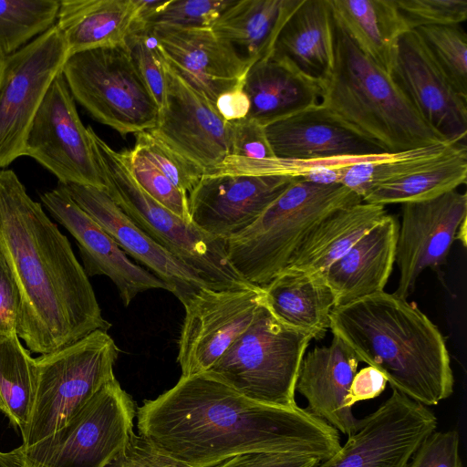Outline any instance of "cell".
I'll use <instances>...</instances> for the list:
<instances>
[{
    "instance_id": "16",
    "label": "cell",
    "mask_w": 467,
    "mask_h": 467,
    "mask_svg": "<svg viewBox=\"0 0 467 467\" xmlns=\"http://www.w3.org/2000/svg\"><path fill=\"white\" fill-rule=\"evenodd\" d=\"M295 178L206 173L188 194L192 223L226 242L254 223Z\"/></svg>"
},
{
    "instance_id": "35",
    "label": "cell",
    "mask_w": 467,
    "mask_h": 467,
    "mask_svg": "<svg viewBox=\"0 0 467 467\" xmlns=\"http://www.w3.org/2000/svg\"><path fill=\"white\" fill-rule=\"evenodd\" d=\"M60 0H0V60L52 27Z\"/></svg>"
},
{
    "instance_id": "23",
    "label": "cell",
    "mask_w": 467,
    "mask_h": 467,
    "mask_svg": "<svg viewBox=\"0 0 467 467\" xmlns=\"http://www.w3.org/2000/svg\"><path fill=\"white\" fill-rule=\"evenodd\" d=\"M360 359L338 337L329 346L316 347L305 354L296 384L308 402L307 410L337 431L350 436L361 425L345 398Z\"/></svg>"
},
{
    "instance_id": "31",
    "label": "cell",
    "mask_w": 467,
    "mask_h": 467,
    "mask_svg": "<svg viewBox=\"0 0 467 467\" xmlns=\"http://www.w3.org/2000/svg\"><path fill=\"white\" fill-rule=\"evenodd\" d=\"M265 305L282 323L320 339L329 328L334 296L321 274L283 270L262 286Z\"/></svg>"
},
{
    "instance_id": "37",
    "label": "cell",
    "mask_w": 467,
    "mask_h": 467,
    "mask_svg": "<svg viewBox=\"0 0 467 467\" xmlns=\"http://www.w3.org/2000/svg\"><path fill=\"white\" fill-rule=\"evenodd\" d=\"M134 147L187 195L205 174L203 168L150 130L136 134Z\"/></svg>"
},
{
    "instance_id": "30",
    "label": "cell",
    "mask_w": 467,
    "mask_h": 467,
    "mask_svg": "<svg viewBox=\"0 0 467 467\" xmlns=\"http://www.w3.org/2000/svg\"><path fill=\"white\" fill-rule=\"evenodd\" d=\"M334 19L353 44L389 75L409 29L395 0H329Z\"/></svg>"
},
{
    "instance_id": "21",
    "label": "cell",
    "mask_w": 467,
    "mask_h": 467,
    "mask_svg": "<svg viewBox=\"0 0 467 467\" xmlns=\"http://www.w3.org/2000/svg\"><path fill=\"white\" fill-rule=\"evenodd\" d=\"M150 28L166 63L213 104L242 83L251 67L212 28Z\"/></svg>"
},
{
    "instance_id": "1",
    "label": "cell",
    "mask_w": 467,
    "mask_h": 467,
    "mask_svg": "<svg viewBox=\"0 0 467 467\" xmlns=\"http://www.w3.org/2000/svg\"><path fill=\"white\" fill-rule=\"evenodd\" d=\"M139 435L190 467L252 451L309 454L341 447L338 431L307 409L254 401L209 372L188 377L136 410Z\"/></svg>"
},
{
    "instance_id": "40",
    "label": "cell",
    "mask_w": 467,
    "mask_h": 467,
    "mask_svg": "<svg viewBox=\"0 0 467 467\" xmlns=\"http://www.w3.org/2000/svg\"><path fill=\"white\" fill-rule=\"evenodd\" d=\"M131 173L140 186L157 202L191 223L188 195L178 189L137 148L126 150Z\"/></svg>"
},
{
    "instance_id": "48",
    "label": "cell",
    "mask_w": 467,
    "mask_h": 467,
    "mask_svg": "<svg viewBox=\"0 0 467 467\" xmlns=\"http://www.w3.org/2000/svg\"><path fill=\"white\" fill-rule=\"evenodd\" d=\"M244 80L234 88L221 94L214 106L226 121L233 122L244 119L250 110V101L244 89Z\"/></svg>"
},
{
    "instance_id": "24",
    "label": "cell",
    "mask_w": 467,
    "mask_h": 467,
    "mask_svg": "<svg viewBox=\"0 0 467 467\" xmlns=\"http://www.w3.org/2000/svg\"><path fill=\"white\" fill-rule=\"evenodd\" d=\"M398 230L397 219L386 214L322 274L335 307L384 291L395 263Z\"/></svg>"
},
{
    "instance_id": "28",
    "label": "cell",
    "mask_w": 467,
    "mask_h": 467,
    "mask_svg": "<svg viewBox=\"0 0 467 467\" xmlns=\"http://www.w3.org/2000/svg\"><path fill=\"white\" fill-rule=\"evenodd\" d=\"M302 0H234L211 27L251 66L269 57Z\"/></svg>"
},
{
    "instance_id": "32",
    "label": "cell",
    "mask_w": 467,
    "mask_h": 467,
    "mask_svg": "<svg viewBox=\"0 0 467 467\" xmlns=\"http://www.w3.org/2000/svg\"><path fill=\"white\" fill-rule=\"evenodd\" d=\"M466 145L441 142L395 153L373 155L349 166L341 184L362 199L376 187L428 169Z\"/></svg>"
},
{
    "instance_id": "47",
    "label": "cell",
    "mask_w": 467,
    "mask_h": 467,
    "mask_svg": "<svg viewBox=\"0 0 467 467\" xmlns=\"http://www.w3.org/2000/svg\"><path fill=\"white\" fill-rule=\"evenodd\" d=\"M387 379L377 368L368 366L357 371L345 398V406L352 409L357 402L379 397L385 389Z\"/></svg>"
},
{
    "instance_id": "11",
    "label": "cell",
    "mask_w": 467,
    "mask_h": 467,
    "mask_svg": "<svg viewBox=\"0 0 467 467\" xmlns=\"http://www.w3.org/2000/svg\"><path fill=\"white\" fill-rule=\"evenodd\" d=\"M68 57L56 26L0 60V169L24 156L36 111Z\"/></svg>"
},
{
    "instance_id": "39",
    "label": "cell",
    "mask_w": 467,
    "mask_h": 467,
    "mask_svg": "<svg viewBox=\"0 0 467 467\" xmlns=\"http://www.w3.org/2000/svg\"><path fill=\"white\" fill-rule=\"evenodd\" d=\"M234 0H168L138 27L211 28Z\"/></svg>"
},
{
    "instance_id": "27",
    "label": "cell",
    "mask_w": 467,
    "mask_h": 467,
    "mask_svg": "<svg viewBox=\"0 0 467 467\" xmlns=\"http://www.w3.org/2000/svg\"><path fill=\"white\" fill-rule=\"evenodd\" d=\"M135 22L133 0H60L56 26L70 57L90 49L125 47Z\"/></svg>"
},
{
    "instance_id": "17",
    "label": "cell",
    "mask_w": 467,
    "mask_h": 467,
    "mask_svg": "<svg viewBox=\"0 0 467 467\" xmlns=\"http://www.w3.org/2000/svg\"><path fill=\"white\" fill-rule=\"evenodd\" d=\"M467 217V196L451 191L437 198L402 204L395 262L400 277L397 296L407 298L427 268L446 264L457 230Z\"/></svg>"
},
{
    "instance_id": "41",
    "label": "cell",
    "mask_w": 467,
    "mask_h": 467,
    "mask_svg": "<svg viewBox=\"0 0 467 467\" xmlns=\"http://www.w3.org/2000/svg\"><path fill=\"white\" fill-rule=\"evenodd\" d=\"M410 30L461 25L467 19L466 0H395Z\"/></svg>"
},
{
    "instance_id": "12",
    "label": "cell",
    "mask_w": 467,
    "mask_h": 467,
    "mask_svg": "<svg viewBox=\"0 0 467 467\" xmlns=\"http://www.w3.org/2000/svg\"><path fill=\"white\" fill-rule=\"evenodd\" d=\"M265 303L262 286L202 287L182 302L177 361L182 376L207 372L248 327Z\"/></svg>"
},
{
    "instance_id": "45",
    "label": "cell",
    "mask_w": 467,
    "mask_h": 467,
    "mask_svg": "<svg viewBox=\"0 0 467 467\" xmlns=\"http://www.w3.org/2000/svg\"><path fill=\"white\" fill-rule=\"evenodd\" d=\"M313 455L284 451H252L235 455L212 467H316Z\"/></svg>"
},
{
    "instance_id": "25",
    "label": "cell",
    "mask_w": 467,
    "mask_h": 467,
    "mask_svg": "<svg viewBox=\"0 0 467 467\" xmlns=\"http://www.w3.org/2000/svg\"><path fill=\"white\" fill-rule=\"evenodd\" d=\"M244 89L250 101L246 118L264 126L319 103L321 95L319 80L276 55L250 67Z\"/></svg>"
},
{
    "instance_id": "22",
    "label": "cell",
    "mask_w": 467,
    "mask_h": 467,
    "mask_svg": "<svg viewBox=\"0 0 467 467\" xmlns=\"http://www.w3.org/2000/svg\"><path fill=\"white\" fill-rule=\"evenodd\" d=\"M277 158L315 160L386 151L320 103L265 126Z\"/></svg>"
},
{
    "instance_id": "42",
    "label": "cell",
    "mask_w": 467,
    "mask_h": 467,
    "mask_svg": "<svg viewBox=\"0 0 467 467\" xmlns=\"http://www.w3.org/2000/svg\"><path fill=\"white\" fill-rule=\"evenodd\" d=\"M459 445L458 431H434L421 441L405 467H463Z\"/></svg>"
},
{
    "instance_id": "8",
    "label": "cell",
    "mask_w": 467,
    "mask_h": 467,
    "mask_svg": "<svg viewBox=\"0 0 467 467\" xmlns=\"http://www.w3.org/2000/svg\"><path fill=\"white\" fill-rule=\"evenodd\" d=\"M119 349L107 331L35 358L36 380L24 446L32 445L65 426L109 381L115 379Z\"/></svg>"
},
{
    "instance_id": "6",
    "label": "cell",
    "mask_w": 467,
    "mask_h": 467,
    "mask_svg": "<svg viewBox=\"0 0 467 467\" xmlns=\"http://www.w3.org/2000/svg\"><path fill=\"white\" fill-rule=\"evenodd\" d=\"M87 129L104 192L140 229L214 289L252 285L232 266L225 241L205 234L157 202L133 177L125 150H115L90 126Z\"/></svg>"
},
{
    "instance_id": "3",
    "label": "cell",
    "mask_w": 467,
    "mask_h": 467,
    "mask_svg": "<svg viewBox=\"0 0 467 467\" xmlns=\"http://www.w3.org/2000/svg\"><path fill=\"white\" fill-rule=\"evenodd\" d=\"M329 328L358 357L380 371L391 389L433 406L453 392L446 341L438 327L407 298L378 292L330 313Z\"/></svg>"
},
{
    "instance_id": "19",
    "label": "cell",
    "mask_w": 467,
    "mask_h": 467,
    "mask_svg": "<svg viewBox=\"0 0 467 467\" xmlns=\"http://www.w3.org/2000/svg\"><path fill=\"white\" fill-rule=\"evenodd\" d=\"M40 199L52 217L75 238L87 275L109 277L125 306L140 293L150 289L171 293L169 285L129 259L113 238L75 202L62 184L43 192Z\"/></svg>"
},
{
    "instance_id": "50",
    "label": "cell",
    "mask_w": 467,
    "mask_h": 467,
    "mask_svg": "<svg viewBox=\"0 0 467 467\" xmlns=\"http://www.w3.org/2000/svg\"><path fill=\"white\" fill-rule=\"evenodd\" d=\"M466 237H467L466 219H464L457 230L455 239L460 240V242H462V245L466 246Z\"/></svg>"
},
{
    "instance_id": "29",
    "label": "cell",
    "mask_w": 467,
    "mask_h": 467,
    "mask_svg": "<svg viewBox=\"0 0 467 467\" xmlns=\"http://www.w3.org/2000/svg\"><path fill=\"white\" fill-rule=\"evenodd\" d=\"M272 55L286 57L315 79L326 78L335 59L334 17L329 0H302L282 28Z\"/></svg>"
},
{
    "instance_id": "49",
    "label": "cell",
    "mask_w": 467,
    "mask_h": 467,
    "mask_svg": "<svg viewBox=\"0 0 467 467\" xmlns=\"http://www.w3.org/2000/svg\"><path fill=\"white\" fill-rule=\"evenodd\" d=\"M0 467H24L22 446L10 451H0Z\"/></svg>"
},
{
    "instance_id": "15",
    "label": "cell",
    "mask_w": 467,
    "mask_h": 467,
    "mask_svg": "<svg viewBox=\"0 0 467 467\" xmlns=\"http://www.w3.org/2000/svg\"><path fill=\"white\" fill-rule=\"evenodd\" d=\"M165 78L163 105L150 131L210 173L231 155L232 123L167 63Z\"/></svg>"
},
{
    "instance_id": "14",
    "label": "cell",
    "mask_w": 467,
    "mask_h": 467,
    "mask_svg": "<svg viewBox=\"0 0 467 467\" xmlns=\"http://www.w3.org/2000/svg\"><path fill=\"white\" fill-rule=\"evenodd\" d=\"M437 423L426 406L392 389L345 444L316 467H405Z\"/></svg>"
},
{
    "instance_id": "4",
    "label": "cell",
    "mask_w": 467,
    "mask_h": 467,
    "mask_svg": "<svg viewBox=\"0 0 467 467\" xmlns=\"http://www.w3.org/2000/svg\"><path fill=\"white\" fill-rule=\"evenodd\" d=\"M334 17V16H333ZM335 59L319 103L386 152L451 142L417 111L390 76L334 19Z\"/></svg>"
},
{
    "instance_id": "44",
    "label": "cell",
    "mask_w": 467,
    "mask_h": 467,
    "mask_svg": "<svg viewBox=\"0 0 467 467\" xmlns=\"http://www.w3.org/2000/svg\"><path fill=\"white\" fill-rule=\"evenodd\" d=\"M104 467H190L133 433L125 448Z\"/></svg>"
},
{
    "instance_id": "5",
    "label": "cell",
    "mask_w": 467,
    "mask_h": 467,
    "mask_svg": "<svg viewBox=\"0 0 467 467\" xmlns=\"http://www.w3.org/2000/svg\"><path fill=\"white\" fill-rule=\"evenodd\" d=\"M362 198L342 184L294 179L262 215L226 240L228 259L249 284L264 286L288 265L309 231L332 212Z\"/></svg>"
},
{
    "instance_id": "2",
    "label": "cell",
    "mask_w": 467,
    "mask_h": 467,
    "mask_svg": "<svg viewBox=\"0 0 467 467\" xmlns=\"http://www.w3.org/2000/svg\"><path fill=\"white\" fill-rule=\"evenodd\" d=\"M0 244L19 291L16 334L30 352L110 328L67 237L7 168L0 169Z\"/></svg>"
},
{
    "instance_id": "13",
    "label": "cell",
    "mask_w": 467,
    "mask_h": 467,
    "mask_svg": "<svg viewBox=\"0 0 467 467\" xmlns=\"http://www.w3.org/2000/svg\"><path fill=\"white\" fill-rule=\"evenodd\" d=\"M24 156L52 172L60 184L105 189L87 127L62 72L47 91L29 129Z\"/></svg>"
},
{
    "instance_id": "43",
    "label": "cell",
    "mask_w": 467,
    "mask_h": 467,
    "mask_svg": "<svg viewBox=\"0 0 467 467\" xmlns=\"http://www.w3.org/2000/svg\"><path fill=\"white\" fill-rule=\"evenodd\" d=\"M231 123L232 156L254 160L275 157L263 124L251 118H244Z\"/></svg>"
},
{
    "instance_id": "46",
    "label": "cell",
    "mask_w": 467,
    "mask_h": 467,
    "mask_svg": "<svg viewBox=\"0 0 467 467\" xmlns=\"http://www.w3.org/2000/svg\"><path fill=\"white\" fill-rule=\"evenodd\" d=\"M20 296L0 244V338L16 334Z\"/></svg>"
},
{
    "instance_id": "18",
    "label": "cell",
    "mask_w": 467,
    "mask_h": 467,
    "mask_svg": "<svg viewBox=\"0 0 467 467\" xmlns=\"http://www.w3.org/2000/svg\"><path fill=\"white\" fill-rule=\"evenodd\" d=\"M389 76L429 124L447 140L466 145L467 99L454 88L417 30L400 38Z\"/></svg>"
},
{
    "instance_id": "26",
    "label": "cell",
    "mask_w": 467,
    "mask_h": 467,
    "mask_svg": "<svg viewBox=\"0 0 467 467\" xmlns=\"http://www.w3.org/2000/svg\"><path fill=\"white\" fill-rule=\"evenodd\" d=\"M386 214L385 206L365 202L332 212L309 231L284 270L322 275Z\"/></svg>"
},
{
    "instance_id": "33",
    "label": "cell",
    "mask_w": 467,
    "mask_h": 467,
    "mask_svg": "<svg viewBox=\"0 0 467 467\" xmlns=\"http://www.w3.org/2000/svg\"><path fill=\"white\" fill-rule=\"evenodd\" d=\"M466 178L467 147H463L428 169L376 187L362 202L385 206L429 201L455 191Z\"/></svg>"
},
{
    "instance_id": "10",
    "label": "cell",
    "mask_w": 467,
    "mask_h": 467,
    "mask_svg": "<svg viewBox=\"0 0 467 467\" xmlns=\"http://www.w3.org/2000/svg\"><path fill=\"white\" fill-rule=\"evenodd\" d=\"M135 403L115 379L62 428L22 446L24 467H104L133 435Z\"/></svg>"
},
{
    "instance_id": "34",
    "label": "cell",
    "mask_w": 467,
    "mask_h": 467,
    "mask_svg": "<svg viewBox=\"0 0 467 467\" xmlns=\"http://www.w3.org/2000/svg\"><path fill=\"white\" fill-rule=\"evenodd\" d=\"M36 366L17 334L0 338V411L21 433L33 405Z\"/></svg>"
},
{
    "instance_id": "9",
    "label": "cell",
    "mask_w": 467,
    "mask_h": 467,
    "mask_svg": "<svg viewBox=\"0 0 467 467\" xmlns=\"http://www.w3.org/2000/svg\"><path fill=\"white\" fill-rule=\"evenodd\" d=\"M61 72L74 100L120 135L157 125L159 108L126 46L76 53L67 57Z\"/></svg>"
},
{
    "instance_id": "38",
    "label": "cell",
    "mask_w": 467,
    "mask_h": 467,
    "mask_svg": "<svg viewBox=\"0 0 467 467\" xmlns=\"http://www.w3.org/2000/svg\"><path fill=\"white\" fill-rule=\"evenodd\" d=\"M126 47L135 68L160 110L165 98L166 61L151 28H132L127 37Z\"/></svg>"
},
{
    "instance_id": "20",
    "label": "cell",
    "mask_w": 467,
    "mask_h": 467,
    "mask_svg": "<svg viewBox=\"0 0 467 467\" xmlns=\"http://www.w3.org/2000/svg\"><path fill=\"white\" fill-rule=\"evenodd\" d=\"M63 186L75 202L113 238L127 255L169 285L181 303L202 287L213 288L198 272L140 229L103 190L79 184Z\"/></svg>"
},
{
    "instance_id": "7",
    "label": "cell",
    "mask_w": 467,
    "mask_h": 467,
    "mask_svg": "<svg viewBox=\"0 0 467 467\" xmlns=\"http://www.w3.org/2000/svg\"><path fill=\"white\" fill-rule=\"evenodd\" d=\"M312 339L278 320L264 303L207 372L254 401L294 407L300 365Z\"/></svg>"
},
{
    "instance_id": "36",
    "label": "cell",
    "mask_w": 467,
    "mask_h": 467,
    "mask_svg": "<svg viewBox=\"0 0 467 467\" xmlns=\"http://www.w3.org/2000/svg\"><path fill=\"white\" fill-rule=\"evenodd\" d=\"M454 88L467 99V36L461 25L416 29Z\"/></svg>"
}]
</instances>
